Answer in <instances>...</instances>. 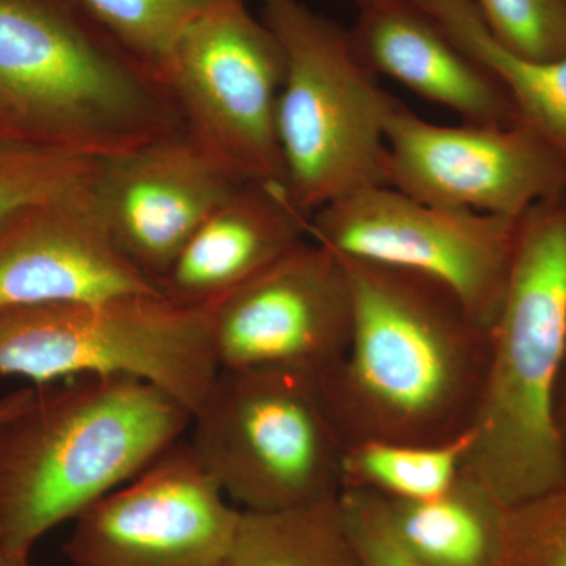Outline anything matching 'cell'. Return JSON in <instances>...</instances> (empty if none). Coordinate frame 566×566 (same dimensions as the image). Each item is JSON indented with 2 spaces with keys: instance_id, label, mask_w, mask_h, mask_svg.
Returning <instances> with one entry per match:
<instances>
[{
  "instance_id": "cell-1",
  "label": "cell",
  "mask_w": 566,
  "mask_h": 566,
  "mask_svg": "<svg viewBox=\"0 0 566 566\" xmlns=\"http://www.w3.org/2000/svg\"><path fill=\"white\" fill-rule=\"evenodd\" d=\"M353 296L344 359L322 374L346 450L364 442L438 446L474 427L493 331L415 271L337 255Z\"/></svg>"
},
{
  "instance_id": "cell-2",
  "label": "cell",
  "mask_w": 566,
  "mask_h": 566,
  "mask_svg": "<svg viewBox=\"0 0 566 566\" xmlns=\"http://www.w3.org/2000/svg\"><path fill=\"white\" fill-rule=\"evenodd\" d=\"M180 129L161 77L81 0H0V144L103 161Z\"/></svg>"
},
{
  "instance_id": "cell-3",
  "label": "cell",
  "mask_w": 566,
  "mask_h": 566,
  "mask_svg": "<svg viewBox=\"0 0 566 566\" xmlns=\"http://www.w3.org/2000/svg\"><path fill=\"white\" fill-rule=\"evenodd\" d=\"M191 412L128 376H77L33 389L0 420V545L31 557L52 528L178 444Z\"/></svg>"
},
{
  "instance_id": "cell-4",
  "label": "cell",
  "mask_w": 566,
  "mask_h": 566,
  "mask_svg": "<svg viewBox=\"0 0 566 566\" xmlns=\"http://www.w3.org/2000/svg\"><path fill=\"white\" fill-rule=\"evenodd\" d=\"M566 349V193L517 222L463 474L505 506L565 485L554 398Z\"/></svg>"
},
{
  "instance_id": "cell-5",
  "label": "cell",
  "mask_w": 566,
  "mask_h": 566,
  "mask_svg": "<svg viewBox=\"0 0 566 566\" xmlns=\"http://www.w3.org/2000/svg\"><path fill=\"white\" fill-rule=\"evenodd\" d=\"M260 18L285 57L275 129L293 202L312 216L386 185V125L398 98L360 61L352 33L303 0H260Z\"/></svg>"
},
{
  "instance_id": "cell-6",
  "label": "cell",
  "mask_w": 566,
  "mask_h": 566,
  "mask_svg": "<svg viewBox=\"0 0 566 566\" xmlns=\"http://www.w3.org/2000/svg\"><path fill=\"white\" fill-rule=\"evenodd\" d=\"M191 416L188 444L238 509L282 512L340 495L346 446L322 374L222 368Z\"/></svg>"
},
{
  "instance_id": "cell-7",
  "label": "cell",
  "mask_w": 566,
  "mask_h": 566,
  "mask_svg": "<svg viewBox=\"0 0 566 566\" xmlns=\"http://www.w3.org/2000/svg\"><path fill=\"white\" fill-rule=\"evenodd\" d=\"M219 374L208 312L161 293L0 311V375L39 386L77 376H128L189 412Z\"/></svg>"
},
{
  "instance_id": "cell-8",
  "label": "cell",
  "mask_w": 566,
  "mask_h": 566,
  "mask_svg": "<svg viewBox=\"0 0 566 566\" xmlns=\"http://www.w3.org/2000/svg\"><path fill=\"white\" fill-rule=\"evenodd\" d=\"M285 76L281 43L248 0H210L167 55L159 77L182 129L241 181H277Z\"/></svg>"
},
{
  "instance_id": "cell-9",
  "label": "cell",
  "mask_w": 566,
  "mask_h": 566,
  "mask_svg": "<svg viewBox=\"0 0 566 566\" xmlns=\"http://www.w3.org/2000/svg\"><path fill=\"white\" fill-rule=\"evenodd\" d=\"M517 222L520 218L438 207L378 185L315 211L308 238L335 255L415 271L442 283L476 323L493 331Z\"/></svg>"
},
{
  "instance_id": "cell-10",
  "label": "cell",
  "mask_w": 566,
  "mask_h": 566,
  "mask_svg": "<svg viewBox=\"0 0 566 566\" xmlns=\"http://www.w3.org/2000/svg\"><path fill=\"white\" fill-rule=\"evenodd\" d=\"M386 142V185L422 202L517 219L566 193L564 163L521 122L439 125L397 99Z\"/></svg>"
},
{
  "instance_id": "cell-11",
  "label": "cell",
  "mask_w": 566,
  "mask_h": 566,
  "mask_svg": "<svg viewBox=\"0 0 566 566\" xmlns=\"http://www.w3.org/2000/svg\"><path fill=\"white\" fill-rule=\"evenodd\" d=\"M241 510L178 442L73 521V566H223Z\"/></svg>"
},
{
  "instance_id": "cell-12",
  "label": "cell",
  "mask_w": 566,
  "mask_h": 566,
  "mask_svg": "<svg viewBox=\"0 0 566 566\" xmlns=\"http://www.w3.org/2000/svg\"><path fill=\"white\" fill-rule=\"evenodd\" d=\"M222 368L324 374L344 359L353 296L342 260L307 240L207 308Z\"/></svg>"
},
{
  "instance_id": "cell-13",
  "label": "cell",
  "mask_w": 566,
  "mask_h": 566,
  "mask_svg": "<svg viewBox=\"0 0 566 566\" xmlns=\"http://www.w3.org/2000/svg\"><path fill=\"white\" fill-rule=\"evenodd\" d=\"M241 182L180 129L99 161L91 192L114 243L158 286L193 233Z\"/></svg>"
},
{
  "instance_id": "cell-14",
  "label": "cell",
  "mask_w": 566,
  "mask_h": 566,
  "mask_svg": "<svg viewBox=\"0 0 566 566\" xmlns=\"http://www.w3.org/2000/svg\"><path fill=\"white\" fill-rule=\"evenodd\" d=\"M91 188L32 205L0 227V311L161 293L114 243Z\"/></svg>"
},
{
  "instance_id": "cell-15",
  "label": "cell",
  "mask_w": 566,
  "mask_h": 566,
  "mask_svg": "<svg viewBox=\"0 0 566 566\" xmlns=\"http://www.w3.org/2000/svg\"><path fill=\"white\" fill-rule=\"evenodd\" d=\"M308 223L283 182H241L182 248L159 292L170 303L207 311L311 240Z\"/></svg>"
},
{
  "instance_id": "cell-16",
  "label": "cell",
  "mask_w": 566,
  "mask_h": 566,
  "mask_svg": "<svg viewBox=\"0 0 566 566\" xmlns=\"http://www.w3.org/2000/svg\"><path fill=\"white\" fill-rule=\"evenodd\" d=\"M352 40L371 73L400 82L463 123L510 125L515 107L502 85L408 0L359 10Z\"/></svg>"
},
{
  "instance_id": "cell-17",
  "label": "cell",
  "mask_w": 566,
  "mask_h": 566,
  "mask_svg": "<svg viewBox=\"0 0 566 566\" xmlns=\"http://www.w3.org/2000/svg\"><path fill=\"white\" fill-rule=\"evenodd\" d=\"M378 499L395 538L423 566H497L506 506L471 476L428 501Z\"/></svg>"
},
{
  "instance_id": "cell-18",
  "label": "cell",
  "mask_w": 566,
  "mask_h": 566,
  "mask_svg": "<svg viewBox=\"0 0 566 566\" xmlns=\"http://www.w3.org/2000/svg\"><path fill=\"white\" fill-rule=\"evenodd\" d=\"M436 21L490 71L515 107L517 122L542 137L566 167V55L539 62L506 50L471 0H447Z\"/></svg>"
},
{
  "instance_id": "cell-19",
  "label": "cell",
  "mask_w": 566,
  "mask_h": 566,
  "mask_svg": "<svg viewBox=\"0 0 566 566\" xmlns=\"http://www.w3.org/2000/svg\"><path fill=\"white\" fill-rule=\"evenodd\" d=\"M223 566H364L346 527L340 495L282 512L241 510Z\"/></svg>"
},
{
  "instance_id": "cell-20",
  "label": "cell",
  "mask_w": 566,
  "mask_h": 566,
  "mask_svg": "<svg viewBox=\"0 0 566 566\" xmlns=\"http://www.w3.org/2000/svg\"><path fill=\"white\" fill-rule=\"evenodd\" d=\"M472 430L438 446L364 442L344 458L342 490L365 491L397 501H428L444 494L463 474Z\"/></svg>"
},
{
  "instance_id": "cell-21",
  "label": "cell",
  "mask_w": 566,
  "mask_h": 566,
  "mask_svg": "<svg viewBox=\"0 0 566 566\" xmlns=\"http://www.w3.org/2000/svg\"><path fill=\"white\" fill-rule=\"evenodd\" d=\"M123 46L159 76L186 29L210 0H81Z\"/></svg>"
},
{
  "instance_id": "cell-22",
  "label": "cell",
  "mask_w": 566,
  "mask_h": 566,
  "mask_svg": "<svg viewBox=\"0 0 566 566\" xmlns=\"http://www.w3.org/2000/svg\"><path fill=\"white\" fill-rule=\"evenodd\" d=\"M98 166L95 159L0 144V227L24 208L88 188Z\"/></svg>"
},
{
  "instance_id": "cell-23",
  "label": "cell",
  "mask_w": 566,
  "mask_h": 566,
  "mask_svg": "<svg viewBox=\"0 0 566 566\" xmlns=\"http://www.w3.org/2000/svg\"><path fill=\"white\" fill-rule=\"evenodd\" d=\"M497 566H566V483L506 506Z\"/></svg>"
},
{
  "instance_id": "cell-24",
  "label": "cell",
  "mask_w": 566,
  "mask_h": 566,
  "mask_svg": "<svg viewBox=\"0 0 566 566\" xmlns=\"http://www.w3.org/2000/svg\"><path fill=\"white\" fill-rule=\"evenodd\" d=\"M494 39L531 61L566 55V0H472Z\"/></svg>"
},
{
  "instance_id": "cell-25",
  "label": "cell",
  "mask_w": 566,
  "mask_h": 566,
  "mask_svg": "<svg viewBox=\"0 0 566 566\" xmlns=\"http://www.w3.org/2000/svg\"><path fill=\"white\" fill-rule=\"evenodd\" d=\"M340 506L364 566H423L395 538L378 495L342 490Z\"/></svg>"
},
{
  "instance_id": "cell-26",
  "label": "cell",
  "mask_w": 566,
  "mask_h": 566,
  "mask_svg": "<svg viewBox=\"0 0 566 566\" xmlns=\"http://www.w3.org/2000/svg\"><path fill=\"white\" fill-rule=\"evenodd\" d=\"M554 422H556L558 446H560L566 468V349L560 375H558L556 398H554Z\"/></svg>"
},
{
  "instance_id": "cell-27",
  "label": "cell",
  "mask_w": 566,
  "mask_h": 566,
  "mask_svg": "<svg viewBox=\"0 0 566 566\" xmlns=\"http://www.w3.org/2000/svg\"><path fill=\"white\" fill-rule=\"evenodd\" d=\"M32 390L33 389H21L0 398V420H3L6 417L13 415L14 411H18V409L29 400Z\"/></svg>"
},
{
  "instance_id": "cell-28",
  "label": "cell",
  "mask_w": 566,
  "mask_h": 566,
  "mask_svg": "<svg viewBox=\"0 0 566 566\" xmlns=\"http://www.w3.org/2000/svg\"><path fill=\"white\" fill-rule=\"evenodd\" d=\"M0 566H31V564H29L28 556L11 553L7 547L0 545Z\"/></svg>"
},
{
  "instance_id": "cell-29",
  "label": "cell",
  "mask_w": 566,
  "mask_h": 566,
  "mask_svg": "<svg viewBox=\"0 0 566 566\" xmlns=\"http://www.w3.org/2000/svg\"><path fill=\"white\" fill-rule=\"evenodd\" d=\"M354 6L359 10L371 9V7L382 6V3L390 2V0H352Z\"/></svg>"
}]
</instances>
